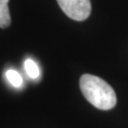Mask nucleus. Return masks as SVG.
I'll list each match as a JSON object with an SVG mask.
<instances>
[{
	"instance_id": "nucleus-4",
	"label": "nucleus",
	"mask_w": 128,
	"mask_h": 128,
	"mask_svg": "<svg viewBox=\"0 0 128 128\" xmlns=\"http://www.w3.org/2000/svg\"><path fill=\"white\" fill-rule=\"evenodd\" d=\"M25 69L27 74L32 79H37L39 77L40 70L36 64V63L32 59H27L25 61Z\"/></svg>"
},
{
	"instance_id": "nucleus-3",
	"label": "nucleus",
	"mask_w": 128,
	"mask_h": 128,
	"mask_svg": "<svg viewBox=\"0 0 128 128\" xmlns=\"http://www.w3.org/2000/svg\"><path fill=\"white\" fill-rule=\"evenodd\" d=\"M10 14L8 3L0 5V28H6L10 25Z\"/></svg>"
},
{
	"instance_id": "nucleus-5",
	"label": "nucleus",
	"mask_w": 128,
	"mask_h": 128,
	"mask_svg": "<svg viewBox=\"0 0 128 128\" xmlns=\"http://www.w3.org/2000/svg\"><path fill=\"white\" fill-rule=\"evenodd\" d=\"M6 77L8 79V81H9L14 86H15V87L21 86L23 80H22L21 75H20L18 72H16L15 70H12V69H10V70H8V71L6 72Z\"/></svg>"
},
{
	"instance_id": "nucleus-2",
	"label": "nucleus",
	"mask_w": 128,
	"mask_h": 128,
	"mask_svg": "<svg viewBox=\"0 0 128 128\" xmlns=\"http://www.w3.org/2000/svg\"><path fill=\"white\" fill-rule=\"evenodd\" d=\"M60 8L69 18L84 21L91 12L90 0H57Z\"/></svg>"
},
{
	"instance_id": "nucleus-1",
	"label": "nucleus",
	"mask_w": 128,
	"mask_h": 128,
	"mask_svg": "<svg viewBox=\"0 0 128 128\" xmlns=\"http://www.w3.org/2000/svg\"><path fill=\"white\" fill-rule=\"evenodd\" d=\"M80 88L88 102L98 109L109 110L116 105L117 97L114 89L101 78L84 74L80 79Z\"/></svg>"
},
{
	"instance_id": "nucleus-6",
	"label": "nucleus",
	"mask_w": 128,
	"mask_h": 128,
	"mask_svg": "<svg viewBox=\"0 0 128 128\" xmlns=\"http://www.w3.org/2000/svg\"><path fill=\"white\" fill-rule=\"evenodd\" d=\"M5 3H9V0H0V5L5 4Z\"/></svg>"
}]
</instances>
